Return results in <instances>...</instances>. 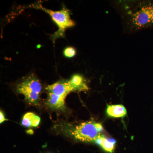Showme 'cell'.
<instances>
[{
	"mask_svg": "<svg viewBox=\"0 0 153 153\" xmlns=\"http://www.w3.org/2000/svg\"><path fill=\"white\" fill-rule=\"evenodd\" d=\"M0 118H0V122H1V123H2L5 121L7 120L5 117L4 114L1 111V113H0Z\"/></svg>",
	"mask_w": 153,
	"mask_h": 153,
	"instance_id": "obj_11",
	"label": "cell"
},
{
	"mask_svg": "<svg viewBox=\"0 0 153 153\" xmlns=\"http://www.w3.org/2000/svg\"><path fill=\"white\" fill-rule=\"evenodd\" d=\"M77 91L88 90V86L84 77L80 74H75L69 79Z\"/></svg>",
	"mask_w": 153,
	"mask_h": 153,
	"instance_id": "obj_9",
	"label": "cell"
},
{
	"mask_svg": "<svg viewBox=\"0 0 153 153\" xmlns=\"http://www.w3.org/2000/svg\"><path fill=\"white\" fill-rule=\"evenodd\" d=\"M120 16L124 32L133 34L153 28V1H122L114 2Z\"/></svg>",
	"mask_w": 153,
	"mask_h": 153,
	"instance_id": "obj_1",
	"label": "cell"
},
{
	"mask_svg": "<svg viewBox=\"0 0 153 153\" xmlns=\"http://www.w3.org/2000/svg\"><path fill=\"white\" fill-rule=\"evenodd\" d=\"M30 7L34 9L42 10L49 14L52 21L57 25L58 30L50 36L54 44L58 38H65L66 29L72 27L75 25V23L70 17V11L65 6H63L62 9L58 11L47 9L39 3L33 4Z\"/></svg>",
	"mask_w": 153,
	"mask_h": 153,
	"instance_id": "obj_4",
	"label": "cell"
},
{
	"mask_svg": "<svg viewBox=\"0 0 153 153\" xmlns=\"http://www.w3.org/2000/svg\"><path fill=\"white\" fill-rule=\"evenodd\" d=\"M63 55L68 58H71L76 55V50L74 47H66L63 51Z\"/></svg>",
	"mask_w": 153,
	"mask_h": 153,
	"instance_id": "obj_10",
	"label": "cell"
},
{
	"mask_svg": "<svg viewBox=\"0 0 153 153\" xmlns=\"http://www.w3.org/2000/svg\"><path fill=\"white\" fill-rule=\"evenodd\" d=\"M65 131L74 138L84 142H94L100 135L103 127L101 124L86 122L74 127H65Z\"/></svg>",
	"mask_w": 153,
	"mask_h": 153,
	"instance_id": "obj_5",
	"label": "cell"
},
{
	"mask_svg": "<svg viewBox=\"0 0 153 153\" xmlns=\"http://www.w3.org/2000/svg\"><path fill=\"white\" fill-rule=\"evenodd\" d=\"M41 121V118L38 115L32 112H28L23 116L22 125L26 127H36Z\"/></svg>",
	"mask_w": 153,
	"mask_h": 153,
	"instance_id": "obj_8",
	"label": "cell"
},
{
	"mask_svg": "<svg viewBox=\"0 0 153 153\" xmlns=\"http://www.w3.org/2000/svg\"><path fill=\"white\" fill-rule=\"evenodd\" d=\"M94 142L100 146L105 151L108 152L112 153L114 151L116 141L113 139L106 137L100 135Z\"/></svg>",
	"mask_w": 153,
	"mask_h": 153,
	"instance_id": "obj_6",
	"label": "cell"
},
{
	"mask_svg": "<svg viewBox=\"0 0 153 153\" xmlns=\"http://www.w3.org/2000/svg\"><path fill=\"white\" fill-rule=\"evenodd\" d=\"M14 90L17 94L24 95L28 104L39 107L41 105V96L45 88L38 77L32 73L17 82Z\"/></svg>",
	"mask_w": 153,
	"mask_h": 153,
	"instance_id": "obj_3",
	"label": "cell"
},
{
	"mask_svg": "<svg viewBox=\"0 0 153 153\" xmlns=\"http://www.w3.org/2000/svg\"><path fill=\"white\" fill-rule=\"evenodd\" d=\"M106 113L110 117H123L127 115L126 108L122 105H108L107 107Z\"/></svg>",
	"mask_w": 153,
	"mask_h": 153,
	"instance_id": "obj_7",
	"label": "cell"
},
{
	"mask_svg": "<svg viewBox=\"0 0 153 153\" xmlns=\"http://www.w3.org/2000/svg\"><path fill=\"white\" fill-rule=\"evenodd\" d=\"M47 94L46 104L49 109L57 111H65V99L67 95L76 88L69 79H62L45 88Z\"/></svg>",
	"mask_w": 153,
	"mask_h": 153,
	"instance_id": "obj_2",
	"label": "cell"
}]
</instances>
